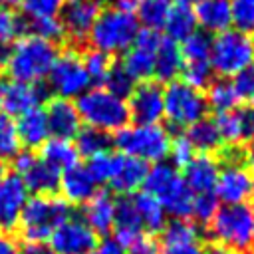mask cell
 <instances>
[{
    "label": "cell",
    "mask_w": 254,
    "mask_h": 254,
    "mask_svg": "<svg viewBox=\"0 0 254 254\" xmlns=\"http://www.w3.org/2000/svg\"><path fill=\"white\" fill-rule=\"evenodd\" d=\"M58 46L38 36H24L12 48L4 69L12 81L36 83L44 81L58 58Z\"/></svg>",
    "instance_id": "obj_1"
},
{
    "label": "cell",
    "mask_w": 254,
    "mask_h": 254,
    "mask_svg": "<svg viewBox=\"0 0 254 254\" xmlns=\"http://www.w3.org/2000/svg\"><path fill=\"white\" fill-rule=\"evenodd\" d=\"M69 216L71 206L62 196L34 194L26 200L16 228L24 242H44Z\"/></svg>",
    "instance_id": "obj_2"
},
{
    "label": "cell",
    "mask_w": 254,
    "mask_h": 254,
    "mask_svg": "<svg viewBox=\"0 0 254 254\" xmlns=\"http://www.w3.org/2000/svg\"><path fill=\"white\" fill-rule=\"evenodd\" d=\"M143 190L159 200L165 212L175 218H189L192 214V192L185 185L181 173L171 163H155L147 171Z\"/></svg>",
    "instance_id": "obj_3"
},
{
    "label": "cell",
    "mask_w": 254,
    "mask_h": 254,
    "mask_svg": "<svg viewBox=\"0 0 254 254\" xmlns=\"http://www.w3.org/2000/svg\"><path fill=\"white\" fill-rule=\"evenodd\" d=\"M212 242L232 252H246L254 242V210L250 204H222L206 224Z\"/></svg>",
    "instance_id": "obj_4"
},
{
    "label": "cell",
    "mask_w": 254,
    "mask_h": 254,
    "mask_svg": "<svg viewBox=\"0 0 254 254\" xmlns=\"http://www.w3.org/2000/svg\"><path fill=\"white\" fill-rule=\"evenodd\" d=\"M141 26L133 12H125L119 8H105L99 12L87 40L93 50L103 52L107 56H115V54H125L129 50Z\"/></svg>",
    "instance_id": "obj_5"
},
{
    "label": "cell",
    "mask_w": 254,
    "mask_h": 254,
    "mask_svg": "<svg viewBox=\"0 0 254 254\" xmlns=\"http://www.w3.org/2000/svg\"><path fill=\"white\" fill-rule=\"evenodd\" d=\"M171 135L159 125H125L113 137V145L129 157L149 163H163L171 151Z\"/></svg>",
    "instance_id": "obj_6"
},
{
    "label": "cell",
    "mask_w": 254,
    "mask_h": 254,
    "mask_svg": "<svg viewBox=\"0 0 254 254\" xmlns=\"http://www.w3.org/2000/svg\"><path fill=\"white\" fill-rule=\"evenodd\" d=\"M75 109L79 119H83L89 127L101 129L105 133H117L131 119L127 101L99 87H89L87 91H83L75 101Z\"/></svg>",
    "instance_id": "obj_7"
},
{
    "label": "cell",
    "mask_w": 254,
    "mask_h": 254,
    "mask_svg": "<svg viewBox=\"0 0 254 254\" xmlns=\"http://www.w3.org/2000/svg\"><path fill=\"white\" fill-rule=\"evenodd\" d=\"M254 64V36L240 30H224L212 38L210 67L220 75H234Z\"/></svg>",
    "instance_id": "obj_8"
},
{
    "label": "cell",
    "mask_w": 254,
    "mask_h": 254,
    "mask_svg": "<svg viewBox=\"0 0 254 254\" xmlns=\"http://www.w3.org/2000/svg\"><path fill=\"white\" fill-rule=\"evenodd\" d=\"M208 105L204 93L185 81H171L163 89V117L175 129H187L194 121L206 117Z\"/></svg>",
    "instance_id": "obj_9"
},
{
    "label": "cell",
    "mask_w": 254,
    "mask_h": 254,
    "mask_svg": "<svg viewBox=\"0 0 254 254\" xmlns=\"http://www.w3.org/2000/svg\"><path fill=\"white\" fill-rule=\"evenodd\" d=\"M46 83H48L52 95L62 97V99L79 97L83 91L89 89L91 81L87 77L83 60H81V54L77 52V48L69 46V48L62 50V54H58V58L48 73Z\"/></svg>",
    "instance_id": "obj_10"
},
{
    "label": "cell",
    "mask_w": 254,
    "mask_h": 254,
    "mask_svg": "<svg viewBox=\"0 0 254 254\" xmlns=\"http://www.w3.org/2000/svg\"><path fill=\"white\" fill-rule=\"evenodd\" d=\"M12 165L14 173L20 175L24 187L32 194H56L60 190L62 173L44 163L40 157L32 155V151H20L12 159Z\"/></svg>",
    "instance_id": "obj_11"
},
{
    "label": "cell",
    "mask_w": 254,
    "mask_h": 254,
    "mask_svg": "<svg viewBox=\"0 0 254 254\" xmlns=\"http://www.w3.org/2000/svg\"><path fill=\"white\" fill-rule=\"evenodd\" d=\"M101 12L97 0H65L58 16L64 36L71 40V46L81 50L89 38V32Z\"/></svg>",
    "instance_id": "obj_12"
},
{
    "label": "cell",
    "mask_w": 254,
    "mask_h": 254,
    "mask_svg": "<svg viewBox=\"0 0 254 254\" xmlns=\"http://www.w3.org/2000/svg\"><path fill=\"white\" fill-rule=\"evenodd\" d=\"M161 36L155 30H139L129 50L123 54V60L119 62L123 69L133 77V81H145L153 75L155 65V54L161 46Z\"/></svg>",
    "instance_id": "obj_13"
},
{
    "label": "cell",
    "mask_w": 254,
    "mask_h": 254,
    "mask_svg": "<svg viewBox=\"0 0 254 254\" xmlns=\"http://www.w3.org/2000/svg\"><path fill=\"white\" fill-rule=\"evenodd\" d=\"M52 99V91L46 81L36 83H22V81H8L2 85L0 91V111L8 117H18L34 107Z\"/></svg>",
    "instance_id": "obj_14"
},
{
    "label": "cell",
    "mask_w": 254,
    "mask_h": 254,
    "mask_svg": "<svg viewBox=\"0 0 254 254\" xmlns=\"http://www.w3.org/2000/svg\"><path fill=\"white\" fill-rule=\"evenodd\" d=\"M54 254H91L97 246V234L75 216L65 218L48 238Z\"/></svg>",
    "instance_id": "obj_15"
},
{
    "label": "cell",
    "mask_w": 254,
    "mask_h": 254,
    "mask_svg": "<svg viewBox=\"0 0 254 254\" xmlns=\"http://www.w3.org/2000/svg\"><path fill=\"white\" fill-rule=\"evenodd\" d=\"M129 117L137 125H153L163 117V85L155 79H145L135 83L131 95L127 97Z\"/></svg>",
    "instance_id": "obj_16"
},
{
    "label": "cell",
    "mask_w": 254,
    "mask_h": 254,
    "mask_svg": "<svg viewBox=\"0 0 254 254\" xmlns=\"http://www.w3.org/2000/svg\"><path fill=\"white\" fill-rule=\"evenodd\" d=\"M28 200V189L24 187L20 175L8 173L0 179V232H10L16 228L20 212Z\"/></svg>",
    "instance_id": "obj_17"
},
{
    "label": "cell",
    "mask_w": 254,
    "mask_h": 254,
    "mask_svg": "<svg viewBox=\"0 0 254 254\" xmlns=\"http://www.w3.org/2000/svg\"><path fill=\"white\" fill-rule=\"evenodd\" d=\"M214 196L222 204H240L252 192V175L242 165H224L218 171Z\"/></svg>",
    "instance_id": "obj_18"
},
{
    "label": "cell",
    "mask_w": 254,
    "mask_h": 254,
    "mask_svg": "<svg viewBox=\"0 0 254 254\" xmlns=\"http://www.w3.org/2000/svg\"><path fill=\"white\" fill-rule=\"evenodd\" d=\"M113 230L115 240L127 250L135 240L145 234L143 222L139 218L133 194H119L115 198V214H113Z\"/></svg>",
    "instance_id": "obj_19"
},
{
    "label": "cell",
    "mask_w": 254,
    "mask_h": 254,
    "mask_svg": "<svg viewBox=\"0 0 254 254\" xmlns=\"http://www.w3.org/2000/svg\"><path fill=\"white\" fill-rule=\"evenodd\" d=\"M222 141L228 145H240L254 137V105L234 107L226 113L216 115L214 119Z\"/></svg>",
    "instance_id": "obj_20"
},
{
    "label": "cell",
    "mask_w": 254,
    "mask_h": 254,
    "mask_svg": "<svg viewBox=\"0 0 254 254\" xmlns=\"http://www.w3.org/2000/svg\"><path fill=\"white\" fill-rule=\"evenodd\" d=\"M147 171H149V165L145 161L119 153V155H115L109 187L117 194H133L135 190H139L143 187Z\"/></svg>",
    "instance_id": "obj_21"
},
{
    "label": "cell",
    "mask_w": 254,
    "mask_h": 254,
    "mask_svg": "<svg viewBox=\"0 0 254 254\" xmlns=\"http://www.w3.org/2000/svg\"><path fill=\"white\" fill-rule=\"evenodd\" d=\"M46 111V121H48V131L54 139H64L69 141L75 137V133L79 131V115L75 105L69 99H62V97H52L48 101Z\"/></svg>",
    "instance_id": "obj_22"
},
{
    "label": "cell",
    "mask_w": 254,
    "mask_h": 254,
    "mask_svg": "<svg viewBox=\"0 0 254 254\" xmlns=\"http://www.w3.org/2000/svg\"><path fill=\"white\" fill-rule=\"evenodd\" d=\"M220 165L214 157L210 155H194L185 167H183V181L189 187L192 194H204L212 192L216 179H218Z\"/></svg>",
    "instance_id": "obj_23"
},
{
    "label": "cell",
    "mask_w": 254,
    "mask_h": 254,
    "mask_svg": "<svg viewBox=\"0 0 254 254\" xmlns=\"http://www.w3.org/2000/svg\"><path fill=\"white\" fill-rule=\"evenodd\" d=\"M60 192H62V198L67 200L69 204H83L97 192V185L87 173L85 165L77 163L62 173Z\"/></svg>",
    "instance_id": "obj_24"
},
{
    "label": "cell",
    "mask_w": 254,
    "mask_h": 254,
    "mask_svg": "<svg viewBox=\"0 0 254 254\" xmlns=\"http://www.w3.org/2000/svg\"><path fill=\"white\" fill-rule=\"evenodd\" d=\"M14 125H16L20 147H26V151L40 149L50 139L46 111L42 107H34L30 111L18 115V121Z\"/></svg>",
    "instance_id": "obj_25"
},
{
    "label": "cell",
    "mask_w": 254,
    "mask_h": 254,
    "mask_svg": "<svg viewBox=\"0 0 254 254\" xmlns=\"http://www.w3.org/2000/svg\"><path fill=\"white\" fill-rule=\"evenodd\" d=\"M113 214H115V198L101 190L95 192L87 202H83L81 220L95 232V234H109L113 228Z\"/></svg>",
    "instance_id": "obj_26"
},
{
    "label": "cell",
    "mask_w": 254,
    "mask_h": 254,
    "mask_svg": "<svg viewBox=\"0 0 254 254\" xmlns=\"http://www.w3.org/2000/svg\"><path fill=\"white\" fill-rule=\"evenodd\" d=\"M192 10L196 26H200L206 34H220L232 24L230 0H200Z\"/></svg>",
    "instance_id": "obj_27"
},
{
    "label": "cell",
    "mask_w": 254,
    "mask_h": 254,
    "mask_svg": "<svg viewBox=\"0 0 254 254\" xmlns=\"http://www.w3.org/2000/svg\"><path fill=\"white\" fill-rule=\"evenodd\" d=\"M183 54H181V46L171 40V38H163L161 46L155 54V65H153V75L155 81L159 83H171L177 79V75H181L183 71Z\"/></svg>",
    "instance_id": "obj_28"
},
{
    "label": "cell",
    "mask_w": 254,
    "mask_h": 254,
    "mask_svg": "<svg viewBox=\"0 0 254 254\" xmlns=\"http://www.w3.org/2000/svg\"><path fill=\"white\" fill-rule=\"evenodd\" d=\"M185 137L190 143V147L194 151L202 153V155L218 153V149L224 143L220 133H218V127H216L214 119H208V117H202V119L194 121L192 125H189Z\"/></svg>",
    "instance_id": "obj_29"
},
{
    "label": "cell",
    "mask_w": 254,
    "mask_h": 254,
    "mask_svg": "<svg viewBox=\"0 0 254 254\" xmlns=\"http://www.w3.org/2000/svg\"><path fill=\"white\" fill-rule=\"evenodd\" d=\"M163 28L167 32V38H171L175 42H183L187 36H190L196 30V18H194L192 6L187 2L171 4Z\"/></svg>",
    "instance_id": "obj_30"
},
{
    "label": "cell",
    "mask_w": 254,
    "mask_h": 254,
    "mask_svg": "<svg viewBox=\"0 0 254 254\" xmlns=\"http://www.w3.org/2000/svg\"><path fill=\"white\" fill-rule=\"evenodd\" d=\"M111 145H113V137L109 133L95 129V127H89V125L79 127V131L73 137V147H75L77 155H81L85 159L109 153Z\"/></svg>",
    "instance_id": "obj_31"
},
{
    "label": "cell",
    "mask_w": 254,
    "mask_h": 254,
    "mask_svg": "<svg viewBox=\"0 0 254 254\" xmlns=\"http://www.w3.org/2000/svg\"><path fill=\"white\" fill-rule=\"evenodd\" d=\"M40 159L48 165H52L54 169H58L60 173H64L65 169L77 165V151L73 147V143L64 141V139H48L42 147H40Z\"/></svg>",
    "instance_id": "obj_32"
},
{
    "label": "cell",
    "mask_w": 254,
    "mask_h": 254,
    "mask_svg": "<svg viewBox=\"0 0 254 254\" xmlns=\"http://www.w3.org/2000/svg\"><path fill=\"white\" fill-rule=\"evenodd\" d=\"M133 200H135L139 218L143 222V228L147 232H161L163 226L167 224V212L159 204V200L153 198L151 194H147L145 190L133 194Z\"/></svg>",
    "instance_id": "obj_33"
},
{
    "label": "cell",
    "mask_w": 254,
    "mask_h": 254,
    "mask_svg": "<svg viewBox=\"0 0 254 254\" xmlns=\"http://www.w3.org/2000/svg\"><path fill=\"white\" fill-rule=\"evenodd\" d=\"M204 99H206V105L208 109H212L216 115L220 113H226L234 107H238V95L232 87V83L224 77H218V79H212L206 87V93H204Z\"/></svg>",
    "instance_id": "obj_34"
},
{
    "label": "cell",
    "mask_w": 254,
    "mask_h": 254,
    "mask_svg": "<svg viewBox=\"0 0 254 254\" xmlns=\"http://www.w3.org/2000/svg\"><path fill=\"white\" fill-rule=\"evenodd\" d=\"M169 8H171L169 0H139L135 8V18L139 26L143 24V28L159 32L165 26Z\"/></svg>",
    "instance_id": "obj_35"
},
{
    "label": "cell",
    "mask_w": 254,
    "mask_h": 254,
    "mask_svg": "<svg viewBox=\"0 0 254 254\" xmlns=\"http://www.w3.org/2000/svg\"><path fill=\"white\" fill-rule=\"evenodd\" d=\"M210 44H212L210 34H206L202 30H194L190 36H187L183 40V46H181L183 62L185 64L210 62Z\"/></svg>",
    "instance_id": "obj_36"
},
{
    "label": "cell",
    "mask_w": 254,
    "mask_h": 254,
    "mask_svg": "<svg viewBox=\"0 0 254 254\" xmlns=\"http://www.w3.org/2000/svg\"><path fill=\"white\" fill-rule=\"evenodd\" d=\"M20 153V141L12 117L0 111V165L12 161Z\"/></svg>",
    "instance_id": "obj_37"
},
{
    "label": "cell",
    "mask_w": 254,
    "mask_h": 254,
    "mask_svg": "<svg viewBox=\"0 0 254 254\" xmlns=\"http://www.w3.org/2000/svg\"><path fill=\"white\" fill-rule=\"evenodd\" d=\"M81 60H83V67L87 71V77L91 83H103L105 75L109 73L111 65H113V60L111 56L103 54V52H97V50H87L85 54H81Z\"/></svg>",
    "instance_id": "obj_38"
},
{
    "label": "cell",
    "mask_w": 254,
    "mask_h": 254,
    "mask_svg": "<svg viewBox=\"0 0 254 254\" xmlns=\"http://www.w3.org/2000/svg\"><path fill=\"white\" fill-rule=\"evenodd\" d=\"M101 85H105L103 89H107V91L113 93L115 97L127 99V97L131 95L133 87H135V81H133V77L123 69L121 64H115V62H113V65H111V69H109V73L105 75V79H103Z\"/></svg>",
    "instance_id": "obj_39"
},
{
    "label": "cell",
    "mask_w": 254,
    "mask_h": 254,
    "mask_svg": "<svg viewBox=\"0 0 254 254\" xmlns=\"http://www.w3.org/2000/svg\"><path fill=\"white\" fill-rule=\"evenodd\" d=\"M230 16L234 30L254 34V0H230Z\"/></svg>",
    "instance_id": "obj_40"
},
{
    "label": "cell",
    "mask_w": 254,
    "mask_h": 254,
    "mask_svg": "<svg viewBox=\"0 0 254 254\" xmlns=\"http://www.w3.org/2000/svg\"><path fill=\"white\" fill-rule=\"evenodd\" d=\"M183 81L192 85L194 89H206L208 83L214 79V71L210 67V62L202 64H183Z\"/></svg>",
    "instance_id": "obj_41"
},
{
    "label": "cell",
    "mask_w": 254,
    "mask_h": 254,
    "mask_svg": "<svg viewBox=\"0 0 254 254\" xmlns=\"http://www.w3.org/2000/svg\"><path fill=\"white\" fill-rule=\"evenodd\" d=\"M113 163H115V155L113 153H103V155H97V157L87 159L85 169L91 175V179L95 181V185H105L111 179Z\"/></svg>",
    "instance_id": "obj_42"
},
{
    "label": "cell",
    "mask_w": 254,
    "mask_h": 254,
    "mask_svg": "<svg viewBox=\"0 0 254 254\" xmlns=\"http://www.w3.org/2000/svg\"><path fill=\"white\" fill-rule=\"evenodd\" d=\"M65 0H22L24 16L28 18H58Z\"/></svg>",
    "instance_id": "obj_43"
},
{
    "label": "cell",
    "mask_w": 254,
    "mask_h": 254,
    "mask_svg": "<svg viewBox=\"0 0 254 254\" xmlns=\"http://www.w3.org/2000/svg\"><path fill=\"white\" fill-rule=\"evenodd\" d=\"M218 208V200L214 196V192H204V194H194L192 196V214L200 224H208L210 218L214 216Z\"/></svg>",
    "instance_id": "obj_44"
},
{
    "label": "cell",
    "mask_w": 254,
    "mask_h": 254,
    "mask_svg": "<svg viewBox=\"0 0 254 254\" xmlns=\"http://www.w3.org/2000/svg\"><path fill=\"white\" fill-rule=\"evenodd\" d=\"M22 36V16L12 8L0 6V40L10 42Z\"/></svg>",
    "instance_id": "obj_45"
},
{
    "label": "cell",
    "mask_w": 254,
    "mask_h": 254,
    "mask_svg": "<svg viewBox=\"0 0 254 254\" xmlns=\"http://www.w3.org/2000/svg\"><path fill=\"white\" fill-rule=\"evenodd\" d=\"M230 83H232V87H234V91H236L240 101L242 99L252 101L254 99V64L244 67V69H240L238 73H234Z\"/></svg>",
    "instance_id": "obj_46"
},
{
    "label": "cell",
    "mask_w": 254,
    "mask_h": 254,
    "mask_svg": "<svg viewBox=\"0 0 254 254\" xmlns=\"http://www.w3.org/2000/svg\"><path fill=\"white\" fill-rule=\"evenodd\" d=\"M169 157L173 159V163L177 167H185L192 157H194V149L190 147V143L187 141L185 135H179L171 141V151H169Z\"/></svg>",
    "instance_id": "obj_47"
},
{
    "label": "cell",
    "mask_w": 254,
    "mask_h": 254,
    "mask_svg": "<svg viewBox=\"0 0 254 254\" xmlns=\"http://www.w3.org/2000/svg\"><path fill=\"white\" fill-rule=\"evenodd\" d=\"M161 254H204V246L200 240H189V242H175L159 246Z\"/></svg>",
    "instance_id": "obj_48"
},
{
    "label": "cell",
    "mask_w": 254,
    "mask_h": 254,
    "mask_svg": "<svg viewBox=\"0 0 254 254\" xmlns=\"http://www.w3.org/2000/svg\"><path fill=\"white\" fill-rule=\"evenodd\" d=\"M127 254H161V250H159V244L153 238H149L147 234H143L139 240H135L127 248Z\"/></svg>",
    "instance_id": "obj_49"
},
{
    "label": "cell",
    "mask_w": 254,
    "mask_h": 254,
    "mask_svg": "<svg viewBox=\"0 0 254 254\" xmlns=\"http://www.w3.org/2000/svg\"><path fill=\"white\" fill-rule=\"evenodd\" d=\"M91 254H127V250L115 240V238H103L101 242H97L95 250Z\"/></svg>",
    "instance_id": "obj_50"
},
{
    "label": "cell",
    "mask_w": 254,
    "mask_h": 254,
    "mask_svg": "<svg viewBox=\"0 0 254 254\" xmlns=\"http://www.w3.org/2000/svg\"><path fill=\"white\" fill-rule=\"evenodd\" d=\"M0 254H20L16 240L8 232H0Z\"/></svg>",
    "instance_id": "obj_51"
},
{
    "label": "cell",
    "mask_w": 254,
    "mask_h": 254,
    "mask_svg": "<svg viewBox=\"0 0 254 254\" xmlns=\"http://www.w3.org/2000/svg\"><path fill=\"white\" fill-rule=\"evenodd\" d=\"M20 254H54V250L46 242H26Z\"/></svg>",
    "instance_id": "obj_52"
},
{
    "label": "cell",
    "mask_w": 254,
    "mask_h": 254,
    "mask_svg": "<svg viewBox=\"0 0 254 254\" xmlns=\"http://www.w3.org/2000/svg\"><path fill=\"white\" fill-rule=\"evenodd\" d=\"M10 42H4V40H0V67H4V64H6V60H8V56H10Z\"/></svg>",
    "instance_id": "obj_53"
},
{
    "label": "cell",
    "mask_w": 254,
    "mask_h": 254,
    "mask_svg": "<svg viewBox=\"0 0 254 254\" xmlns=\"http://www.w3.org/2000/svg\"><path fill=\"white\" fill-rule=\"evenodd\" d=\"M244 153H246V165H250L254 169V137L248 141V145L244 147Z\"/></svg>",
    "instance_id": "obj_54"
},
{
    "label": "cell",
    "mask_w": 254,
    "mask_h": 254,
    "mask_svg": "<svg viewBox=\"0 0 254 254\" xmlns=\"http://www.w3.org/2000/svg\"><path fill=\"white\" fill-rule=\"evenodd\" d=\"M18 4H22V0H0V6H4V8H14Z\"/></svg>",
    "instance_id": "obj_55"
},
{
    "label": "cell",
    "mask_w": 254,
    "mask_h": 254,
    "mask_svg": "<svg viewBox=\"0 0 254 254\" xmlns=\"http://www.w3.org/2000/svg\"><path fill=\"white\" fill-rule=\"evenodd\" d=\"M252 196H254V177H252V192H250Z\"/></svg>",
    "instance_id": "obj_56"
},
{
    "label": "cell",
    "mask_w": 254,
    "mask_h": 254,
    "mask_svg": "<svg viewBox=\"0 0 254 254\" xmlns=\"http://www.w3.org/2000/svg\"><path fill=\"white\" fill-rule=\"evenodd\" d=\"M97 2L101 4V2H115V0H97Z\"/></svg>",
    "instance_id": "obj_57"
},
{
    "label": "cell",
    "mask_w": 254,
    "mask_h": 254,
    "mask_svg": "<svg viewBox=\"0 0 254 254\" xmlns=\"http://www.w3.org/2000/svg\"><path fill=\"white\" fill-rule=\"evenodd\" d=\"M2 175H4V171H2V165H0V179H2Z\"/></svg>",
    "instance_id": "obj_58"
},
{
    "label": "cell",
    "mask_w": 254,
    "mask_h": 254,
    "mask_svg": "<svg viewBox=\"0 0 254 254\" xmlns=\"http://www.w3.org/2000/svg\"><path fill=\"white\" fill-rule=\"evenodd\" d=\"M250 105H254V99H252V103H250Z\"/></svg>",
    "instance_id": "obj_59"
},
{
    "label": "cell",
    "mask_w": 254,
    "mask_h": 254,
    "mask_svg": "<svg viewBox=\"0 0 254 254\" xmlns=\"http://www.w3.org/2000/svg\"><path fill=\"white\" fill-rule=\"evenodd\" d=\"M0 91H2V83H0Z\"/></svg>",
    "instance_id": "obj_60"
}]
</instances>
